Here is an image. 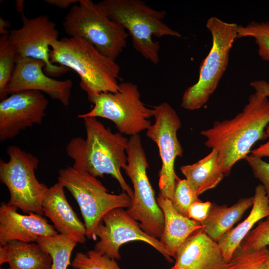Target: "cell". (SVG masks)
<instances>
[{
	"mask_svg": "<svg viewBox=\"0 0 269 269\" xmlns=\"http://www.w3.org/2000/svg\"><path fill=\"white\" fill-rule=\"evenodd\" d=\"M269 124V99L260 92L250 95L242 111L234 117L215 122L201 131L205 146L218 152L225 176L239 161L245 159L253 146L267 138L265 129Z\"/></svg>",
	"mask_w": 269,
	"mask_h": 269,
	"instance_id": "obj_1",
	"label": "cell"
},
{
	"mask_svg": "<svg viewBox=\"0 0 269 269\" xmlns=\"http://www.w3.org/2000/svg\"><path fill=\"white\" fill-rule=\"evenodd\" d=\"M83 119L86 139L73 138L66 147L67 155L74 161L72 167L85 170L95 177H103L105 174L111 175L132 200L134 191L121 172L127 164L128 139L120 132L113 133L96 118Z\"/></svg>",
	"mask_w": 269,
	"mask_h": 269,
	"instance_id": "obj_2",
	"label": "cell"
},
{
	"mask_svg": "<svg viewBox=\"0 0 269 269\" xmlns=\"http://www.w3.org/2000/svg\"><path fill=\"white\" fill-rule=\"evenodd\" d=\"M50 47L51 62L74 70L89 100L101 93L118 91L119 65L87 41L79 37H64L52 41Z\"/></svg>",
	"mask_w": 269,
	"mask_h": 269,
	"instance_id": "obj_3",
	"label": "cell"
},
{
	"mask_svg": "<svg viewBox=\"0 0 269 269\" xmlns=\"http://www.w3.org/2000/svg\"><path fill=\"white\" fill-rule=\"evenodd\" d=\"M98 4L110 19L128 31L134 49L154 64L160 62V46L153 36H181L163 22L165 11L154 9L142 0H104Z\"/></svg>",
	"mask_w": 269,
	"mask_h": 269,
	"instance_id": "obj_4",
	"label": "cell"
},
{
	"mask_svg": "<svg viewBox=\"0 0 269 269\" xmlns=\"http://www.w3.org/2000/svg\"><path fill=\"white\" fill-rule=\"evenodd\" d=\"M62 24L70 37L83 39L114 60L126 47L128 32L91 0H79L72 5Z\"/></svg>",
	"mask_w": 269,
	"mask_h": 269,
	"instance_id": "obj_5",
	"label": "cell"
},
{
	"mask_svg": "<svg viewBox=\"0 0 269 269\" xmlns=\"http://www.w3.org/2000/svg\"><path fill=\"white\" fill-rule=\"evenodd\" d=\"M206 27L212 35V45L202 62L197 82L188 87L182 97L181 107L188 110L202 107L216 90L228 65L229 53L237 39L238 25L216 17L209 18Z\"/></svg>",
	"mask_w": 269,
	"mask_h": 269,
	"instance_id": "obj_6",
	"label": "cell"
},
{
	"mask_svg": "<svg viewBox=\"0 0 269 269\" xmlns=\"http://www.w3.org/2000/svg\"><path fill=\"white\" fill-rule=\"evenodd\" d=\"M58 181L77 201L84 220L88 239H95V231L102 217L118 208H129L132 198L125 191L111 194L96 177L84 170L68 166L58 171Z\"/></svg>",
	"mask_w": 269,
	"mask_h": 269,
	"instance_id": "obj_7",
	"label": "cell"
},
{
	"mask_svg": "<svg viewBox=\"0 0 269 269\" xmlns=\"http://www.w3.org/2000/svg\"><path fill=\"white\" fill-rule=\"evenodd\" d=\"M126 153L127 164L124 170L134 189L131 206L126 211L139 223L145 233L159 240L164 228V215L147 174L149 164L139 134L130 136Z\"/></svg>",
	"mask_w": 269,
	"mask_h": 269,
	"instance_id": "obj_8",
	"label": "cell"
},
{
	"mask_svg": "<svg viewBox=\"0 0 269 269\" xmlns=\"http://www.w3.org/2000/svg\"><path fill=\"white\" fill-rule=\"evenodd\" d=\"M93 104L88 112L79 114V118L101 117L112 121L119 132L130 136L151 126L149 120L153 109L147 107L140 99L138 86L131 82L119 84L116 92L101 93L89 100Z\"/></svg>",
	"mask_w": 269,
	"mask_h": 269,
	"instance_id": "obj_9",
	"label": "cell"
},
{
	"mask_svg": "<svg viewBox=\"0 0 269 269\" xmlns=\"http://www.w3.org/2000/svg\"><path fill=\"white\" fill-rule=\"evenodd\" d=\"M6 152L9 160H0V180L10 193L7 204L25 214L43 215L42 201L48 187L36 177L39 159L16 145L9 146Z\"/></svg>",
	"mask_w": 269,
	"mask_h": 269,
	"instance_id": "obj_10",
	"label": "cell"
},
{
	"mask_svg": "<svg viewBox=\"0 0 269 269\" xmlns=\"http://www.w3.org/2000/svg\"><path fill=\"white\" fill-rule=\"evenodd\" d=\"M153 111L155 122L147 129L146 134L156 144L161 160L159 195L172 200L178 178L175 172V162L177 157L183 154L177 137L181 122L176 111L166 102L154 107Z\"/></svg>",
	"mask_w": 269,
	"mask_h": 269,
	"instance_id": "obj_11",
	"label": "cell"
},
{
	"mask_svg": "<svg viewBox=\"0 0 269 269\" xmlns=\"http://www.w3.org/2000/svg\"><path fill=\"white\" fill-rule=\"evenodd\" d=\"M22 26L9 31V39L13 46L16 57H30L43 61L44 71L50 77H57L70 69L52 64L50 60V50L52 41L58 40L59 31L56 24L48 16L40 15L28 18L21 14Z\"/></svg>",
	"mask_w": 269,
	"mask_h": 269,
	"instance_id": "obj_12",
	"label": "cell"
},
{
	"mask_svg": "<svg viewBox=\"0 0 269 269\" xmlns=\"http://www.w3.org/2000/svg\"><path fill=\"white\" fill-rule=\"evenodd\" d=\"M95 236L99 240L95 244L94 249L115 260L121 259L119 249L123 244L132 241H141L155 248L168 262H173L160 240L145 233L139 223L122 208L113 209L102 217L96 228Z\"/></svg>",
	"mask_w": 269,
	"mask_h": 269,
	"instance_id": "obj_13",
	"label": "cell"
},
{
	"mask_svg": "<svg viewBox=\"0 0 269 269\" xmlns=\"http://www.w3.org/2000/svg\"><path fill=\"white\" fill-rule=\"evenodd\" d=\"M49 101L40 91L26 90L10 95L0 103V141L13 139L21 131L40 124Z\"/></svg>",
	"mask_w": 269,
	"mask_h": 269,
	"instance_id": "obj_14",
	"label": "cell"
},
{
	"mask_svg": "<svg viewBox=\"0 0 269 269\" xmlns=\"http://www.w3.org/2000/svg\"><path fill=\"white\" fill-rule=\"evenodd\" d=\"M45 63L30 57H16L14 71L0 100L8 94L26 91L44 92L51 98L58 100L64 106L68 105L72 81L68 79L58 80L48 76L44 71Z\"/></svg>",
	"mask_w": 269,
	"mask_h": 269,
	"instance_id": "obj_15",
	"label": "cell"
},
{
	"mask_svg": "<svg viewBox=\"0 0 269 269\" xmlns=\"http://www.w3.org/2000/svg\"><path fill=\"white\" fill-rule=\"evenodd\" d=\"M17 209L4 202L0 203V246L14 240L36 242L41 237L58 234L42 215L34 213L21 214Z\"/></svg>",
	"mask_w": 269,
	"mask_h": 269,
	"instance_id": "obj_16",
	"label": "cell"
},
{
	"mask_svg": "<svg viewBox=\"0 0 269 269\" xmlns=\"http://www.w3.org/2000/svg\"><path fill=\"white\" fill-rule=\"evenodd\" d=\"M175 265L187 269H225L226 262L218 243L203 230L191 234L177 250Z\"/></svg>",
	"mask_w": 269,
	"mask_h": 269,
	"instance_id": "obj_17",
	"label": "cell"
},
{
	"mask_svg": "<svg viewBox=\"0 0 269 269\" xmlns=\"http://www.w3.org/2000/svg\"><path fill=\"white\" fill-rule=\"evenodd\" d=\"M64 189L58 181L48 188L42 201L44 214L60 234L72 235L78 243H84L87 238L85 225L68 202Z\"/></svg>",
	"mask_w": 269,
	"mask_h": 269,
	"instance_id": "obj_18",
	"label": "cell"
},
{
	"mask_svg": "<svg viewBox=\"0 0 269 269\" xmlns=\"http://www.w3.org/2000/svg\"><path fill=\"white\" fill-rule=\"evenodd\" d=\"M156 200L164 218L163 230L159 240L169 256L174 257L177 250L187 238L195 231L202 229L203 225L179 213L171 200L158 195Z\"/></svg>",
	"mask_w": 269,
	"mask_h": 269,
	"instance_id": "obj_19",
	"label": "cell"
},
{
	"mask_svg": "<svg viewBox=\"0 0 269 269\" xmlns=\"http://www.w3.org/2000/svg\"><path fill=\"white\" fill-rule=\"evenodd\" d=\"M252 209L247 217L229 230L217 242L225 261L231 259L242 241L254 225L269 215V198L261 184L255 189Z\"/></svg>",
	"mask_w": 269,
	"mask_h": 269,
	"instance_id": "obj_20",
	"label": "cell"
},
{
	"mask_svg": "<svg viewBox=\"0 0 269 269\" xmlns=\"http://www.w3.org/2000/svg\"><path fill=\"white\" fill-rule=\"evenodd\" d=\"M8 269H51L52 258L37 242L11 241L0 246V265Z\"/></svg>",
	"mask_w": 269,
	"mask_h": 269,
	"instance_id": "obj_21",
	"label": "cell"
},
{
	"mask_svg": "<svg viewBox=\"0 0 269 269\" xmlns=\"http://www.w3.org/2000/svg\"><path fill=\"white\" fill-rule=\"evenodd\" d=\"M253 197L240 198L231 206L212 203L208 216L202 223L203 231L218 242L252 207Z\"/></svg>",
	"mask_w": 269,
	"mask_h": 269,
	"instance_id": "obj_22",
	"label": "cell"
},
{
	"mask_svg": "<svg viewBox=\"0 0 269 269\" xmlns=\"http://www.w3.org/2000/svg\"><path fill=\"white\" fill-rule=\"evenodd\" d=\"M180 171L198 196L216 187L225 176L215 149L195 163L181 166Z\"/></svg>",
	"mask_w": 269,
	"mask_h": 269,
	"instance_id": "obj_23",
	"label": "cell"
},
{
	"mask_svg": "<svg viewBox=\"0 0 269 269\" xmlns=\"http://www.w3.org/2000/svg\"><path fill=\"white\" fill-rule=\"evenodd\" d=\"M52 258L51 269H67L72 252L78 243L72 235L58 234L40 237L36 242Z\"/></svg>",
	"mask_w": 269,
	"mask_h": 269,
	"instance_id": "obj_24",
	"label": "cell"
},
{
	"mask_svg": "<svg viewBox=\"0 0 269 269\" xmlns=\"http://www.w3.org/2000/svg\"><path fill=\"white\" fill-rule=\"evenodd\" d=\"M237 33V38H254L259 56L269 62V21H252L244 26L238 25Z\"/></svg>",
	"mask_w": 269,
	"mask_h": 269,
	"instance_id": "obj_25",
	"label": "cell"
},
{
	"mask_svg": "<svg viewBox=\"0 0 269 269\" xmlns=\"http://www.w3.org/2000/svg\"><path fill=\"white\" fill-rule=\"evenodd\" d=\"M15 50L9 35L0 38V98L12 75L16 63Z\"/></svg>",
	"mask_w": 269,
	"mask_h": 269,
	"instance_id": "obj_26",
	"label": "cell"
},
{
	"mask_svg": "<svg viewBox=\"0 0 269 269\" xmlns=\"http://www.w3.org/2000/svg\"><path fill=\"white\" fill-rule=\"evenodd\" d=\"M267 248L253 251L236 250L225 269H268Z\"/></svg>",
	"mask_w": 269,
	"mask_h": 269,
	"instance_id": "obj_27",
	"label": "cell"
},
{
	"mask_svg": "<svg viewBox=\"0 0 269 269\" xmlns=\"http://www.w3.org/2000/svg\"><path fill=\"white\" fill-rule=\"evenodd\" d=\"M71 266L76 269H121L115 259L94 249L76 253Z\"/></svg>",
	"mask_w": 269,
	"mask_h": 269,
	"instance_id": "obj_28",
	"label": "cell"
},
{
	"mask_svg": "<svg viewBox=\"0 0 269 269\" xmlns=\"http://www.w3.org/2000/svg\"><path fill=\"white\" fill-rule=\"evenodd\" d=\"M269 247V215L259 221L241 242L237 250L253 251Z\"/></svg>",
	"mask_w": 269,
	"mask_h": 269,
	"instance_id": "obj_29",
	"label": "cell"
},
{
	"mask_svg": "<svg viewBox=\"0 0 269 269\" xmlns=\"http://www.w3.org/2000/svg\"><path fill=\"white\" fill-rule=\"evenodd\" d=\"M172 204L181 215L188 217V209L194 202L200 201L194 188L186 179H176Z\"/></svg>",
	"mask_w": 269,
	"mask_h": 269,
	"instance_id": "obj_30",
	"label": "cell"
},
{
	"mask_svg": "<svg viewBox=\"0 0 269 269\" xmlns=\"http://www.w3.org/2000/svg\"><path fill=\"white\" fill-rule=\"evenodd\" d=\"M251 167L254 177L257 179L269 198V163L262 158L249 155L245 159Z\"/></svg>",
	"mask_w": 269,
	"mask_h": 269,
	"instance_id": "obj_31",
	"label": "cell"
},
{
	"mask_svg": "<svg viewBox=\"0 0 269 269\" xmlns=\"http://www.w3.org/2000/svg\"><path fill=\"white\" fill-rule=\"evenodd\" d=\"M211 205V202L201 200L193 203L188 209V217L202 224L208 216Z\"/></svg>",
	"mask_w": 269,
	"mask_h": 269,
	"instance_id": "obj_32",
	"label": "cell"
},
{
	"mask_svg": "<svg viewBox=\"0 0 269 269\" xmlns=\"http://www.w3.org/2000/svg\"><path fill=\"white\" fill-rule=\"evenodd\" d=\"M265 133L268 138L267 141L251 150V155L261 158L265 157H269V125L267 126Z\"/></svg>",
	"mask_w": 269,
	"mask_h": 269,
	"instance_id": "obj_33",
	"label": "cell"
},
{
	"mask_svg": "<svg viewBox=\"0 0 269 269\" xmlns=\"http://www.w3.org/2000/svg\"><path fill=\"white\" fill-rule=\"evenodd\" d=\"M250 86L255 90L264 96L269 97V83L263 80H255L250 83Z\"/></svg>",
	"mask_w": 269,
	"mask_h": 269,
	"instance_id": "obj_34",
	"label": "cell"
},
{
	"mask_svg": "<svg viewBox=\"0 0 269 269\" xmlns=\"http://www.w3.org/2000/svg\"><path fill=\"white\" fill-rule=\"evenodd\" d=\"M44 1L48 4L65 9L70 7V5L78 3L79 0H45Z\"/></svg>",
	"mask_w": 269,
	"mask_h": 269,
	"instance_id": "obj_35",
	"label": "cell"
},
{
	"mask_svg": "<svg viewBox=\"0 0 269 269\" xmlns=\"http://www.w3.org/2000/svg\"><path fill=\"white\" fill-rule=\"evenodd\" d=\"M10 27V22L4 19L1 16L0 17V34L2 35H8L9 31L7 28Z\"/></svg>",
	"mask_w": 269,
	"mask_h": 269,
	"instance_id": "obj_36",
	"label": "cell"
},
{
	"mask_svg": "<svg viewBox=\"0 0 269 269\" xmlns=\"http://www.w3.org/2000/svg\"><path fill=\"white\" fill-rule=\"evenodd\" d=\"M16 8L18 12L23 13L24 0H18L16 1Z\"/></svg>",
	"mask_w": 269,
	"mask_h": 269,
	"instance_id": "obj_37",
	"label": "cell"
},
{
	"mask_svg": "<svg viewBox=\"0 0 269 269\" xmlns=\"http://www.w3.org/2000/svg\"><path fill=\"white\" fill-rule=\"evenodd\" d=\"M266 264L267 269H269V247L267 248V255Z\"/></svg>",
	"mask_w": 269,
	"mask_h": 269,
	"instance_id": "obj_38",
	"label": "cell"
},
{
	"mask_svg": "<svg viewBox=\"0 0 269 269\" xmlns=\"http://www.w3.org/2000/svg\"><path fill=\"white\" fill-rule=\"evenodd\" d=\"M170 269H187L184 267L178 266L176 265H174L172 268H171Z\"/></svg>",
	"mask_w": 269,
	"mask_h": 269,
	"instance_id": "obj_39",
	"label": "cell"
},
{
	"mask_svg": "<svg viewBox=\"0 0 269 269\" xmlns=\"http://www.w3.org/2000/svg\"><path fill=\"white\" fill-rule=\"evenodd\" d=\"M0 269H4V268H0Z\"/></svg>",
	"mask_w": 269,
	"mask_h": 269,
	"instance_id": "obj_40",
	"label": "cell"
}]
</instances>
